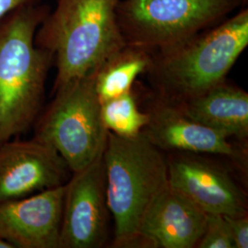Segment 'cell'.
I'll return each mask as SVG.
<instances>
[{
  "label": "cell",
  "instance_id": "obj_1",
  "mask_svg": "<svg viewBox=\"0 0 248 248\" xmlns=\"http://www.w3.org/2000/svg\"><path fill=\"white\" fill-rule=\"evenodd\" d=\"M46 4L16 9L0 20V144L27 133L44 109L53 53L35 45Z\"/></svg>",
  "mask_w": 248,
  "mask_h": 248
},
{
  "label": "cell",
  "instance_id": "obj_2",
  "mask_svg": "<svg viewBox=\"0 0 248 248\" xmlns=\"http://www.w3.org/2000/svg\"><path fill=\"white\" fill-rule=\"evenodd\" d=\"M248 45V9L169 48L154 51L148 78L160 99L179 104L226 80Z\"/></svg>",
  "mask_w": 248,
  "mask_h": 248
},
{
  "label": "cell",
  "instance_id": "obj_3",
  "mask_svg": "<svg viewBox=\"0 0 248 248\" xmlns=\"http://www.w3.org/2000/svg\"><path fill=\"white\" fill-rule=\"evenodd\" d=\"M121 0H57L36 31L35 45L53 53V90L89 76L127 43L118 24Z\"/></svg>",
  "mask_w": 248,
  "mask_h": 248
},
{
  "label": "cell",
  "instance_id": "obj_4",
  "mask_svg": "<svg viewBox=\"0 0 248 248\" xmlns=\"http://www.w3.org/2000/svg\"><path fill=\"white\" fill-rule=\"evenodd\" d=\"M103 161L113 247L143 248L140 225L152 202L169 184L168 157L142 132L132 138L108 132Z\"/></svg>",
  "mask_w": 248,
  "mask_h": 248
},
{
  "label": "cell",
  "instance_id": "obj_5",
  "mask_svg": "<svg viewBox=\"0 0 248 248\" xmlns=\"http://www.w3.org/2000/svg\"><path fill=\"white\" fill-rule=\"evenodd\" d=\"M94 73L53 90L52 102L33 125V137L53 146L72 173L94 162L106 144L108 131L101 122Z\"/></svg>",
  "mask_w": 248,
  "mask_h": 248
},
{
  "label": "cell",
  "instance_id": "obj_6",
  "mask_svg": "<svg viewBox=\"0 0 248 248\" xmlns=\"http://www.w3.org/2000/svg\"><path fill=\"white\" fill-rule=\"evenodd\" d=\"M248 0H121L118 24L127 44L158 51L221 23Z\"/></svg>",
  "mask_w": 248,
  "mask_h": 248
},
{
  "label": "cell",
  "instance_id": "obj_7",
  "mask_svg": "<svg viewBox=\"0 0 248 248\" xmlns=\"http://www.w3.org/2000/svg\"><path fill=\"white\" fill-rule=\"evenodd\" d=\"M109 216L102 153L65 183L59 248H102Z\"/></svg>",
  "mask_w": 248,
  "mask_h": 248
},
{
  "label": "cell",
  "instance_id": "obj_8",
  "mask_svg": "<svg viewBox=\"0 0 248 248\" xmlns=\"http://www.w3.org/2000/svg\"><path fill=\"white\" fill-rule=\"evenodd\" d=\"M71 175L67 163L47 142L32 137L0 144V202L62 186Z\"/></svg>",
  "mask_w": 248,
  "mask_h": 248
},
{
  "label": "cell",
  "instance_id": "obj_9",
  "mask_svg": "<svg viewBox=\"0 0 248 248\" xmlns=\"http://www.w3.org/2000/svg\"><path fill=\"white\" fill-rule=\"evenodd\" d=\"M169 184L208 214L248 215L244 191L222 167L191 153L168 157Z\"/></svg>",
  "mask_w": 248,
  "mask_h": 248
},
{
  "label": "cell",
  "instance_id": "obj_10",
  "mask_svg": "<svg viewBox=\"0 0 248 248\" xmlns=\"http://www.w3.org/2000/svg\"><path fill=\"white\" fill-rule=\"evenodd\" d=\"M65 184L0 202V239L14 248H59Z\"/></svg>",
  "mask_w": 248,
  "mask_h": 248
},
{
  "label": "cell",
  "instance_id": "obj_11",
  "mask_svg": "<svg viewBox=\"0 0 248 248\" xmlns=\"http://www.w3.org/2000/svg\"><path fill=\"white\" fill-rule=\"evenodd\" d=\"M207 213L168 184L142 217L143 248H196L205 231Z\"/></svg>",
  "mask_w": 248,
  "mask_h": 248
},
{
  "label": "cell",
  "instance_id": "obj_12",
  "mask_svg": "<svg viewBox=\"0 0 248 248\" xmlns=\"http://www.w3.org/2000/svg\"><path fill=\"white\" fill-rule=\"evenodd\" d=\"M156 103L142 133L160 150L218 155L237 162L243 159L241 150L226 135L187 118L173 104L162 99Z\"/></svg>",
  "mask_w": 248,
  "mask_h": 248
},
{
  "label": "cell",
  "instance_id": "obj_13",
  "mask_svg": "<svg viewBox=\"0 0 248 248\" xmlns=\"http://www.w3.org/2000/svg\"><path fill=\"white\" fill-rule=\"evenodd\" d=\"M174 106L187 118L229 138L248 136V94L226 80Z\"/></svg>",
  "mask_w": 248,
  "mask_h": 248
},
{
  "label": "cell",
  "instance_id": "obj_14",
  "mask_svg": "<svg viewBox=\"0 0 248 248\" xmlns=\"http://www.w3.org/2000/svg\"><path fill=\"white\" fill-rule=\"evenodd\" d=\"M153 51L126 44L111 54L94 73L95 90L102 103L133 90L139 76L150 68Z\"/></svg>",
  "mask_w": 248,
  "mask_h": 248
},
{
  "label": "cell",
  "instance_id": "obj_15",
  "mask_svg": "<svg viewBox=\"0 0 248 248\" xmlns=\"http://www.w3.org/2000/svg\"><path fill=\"white\" fill-rule=\"evenodd\" d=\"M133 90L100 103V117L104 128L124 138L139 135L150 121V113L142 112L138 108Z\"/></svg>",
  "mask_w": 248,
  "mask_h": 248
},
{
  "label": "cell",
  "instance_id": "obj_16",
  "mask_svg": "<svg viewBox=\"0 0 248 248\" xmlns=\"http://www.w3.org/2000/svg\"><path fill=\"white\" fill-rule=\"evenodd\" d=\"M196 248H234L223 215L207 213L205 231Z\"/></svg>",
  "mask_w": 248,
  "mask_h": 248
},
{
  "label": "cell",
  "instance_id": "obj_17",
  "mask_svg": "<svg viewBox=\"0 0 248 248\" xmlns=\"http://www.w3.org/2000/svg\"><path fill=\"white\" fill-rule=\"evenodd\" d=\"M224 216L234 248H248V216Z\"/></svg>",
  "mask_w": 248,
  "mask_h": 248
},
{
  "label": "cell",
  "instance_id": "obj_18",
  "mask_svg": "<svg viewBox=\"0 0 248 248\" xmlns=\"http://www.w3.org/2000/svg\"><path fill=\"white\" fill-rule=\"evenodd\" d=\"M44 0H0V20L16 9L42 4Z\"/></svg>",
  "mask_w": 248,
  "mask_h": 248
},
{
  "label": "cell",
  "instance_id": "obj_19",
  "mask_svg": "<svg viewBox=\"0 0 248 248\" xmlns=\"http://www.w3.org/2000/svg\"><path fill=\"white\" fill-rule=\"evenodd\" d=\"M0 248H14L8 242L0 239Z\"/></svg>",
  "mask_w": 248,
  "mask_h": 248
}]
</instances>
